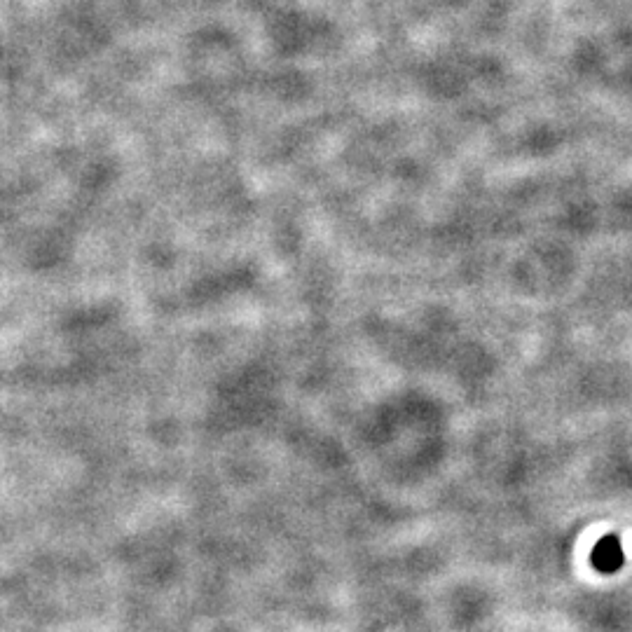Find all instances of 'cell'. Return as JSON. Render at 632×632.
Listing matches in <instances>:
<instances>
[{"label":"cell","instance_id":"1","mask_svg":"<svg viewBox=\"0 0 632 632\" xmlns=\"http://www.w3.org/2000/svg\"><path fill=\"white\" fill-rule=\"evenodd\" d=\"M593 567L602 574H614L616 569L623 565V551H621V539L616 534H607V537L597 541L593 551Z\"/></svg>","mask_w":632,"mask_h":632}]
</instances>
